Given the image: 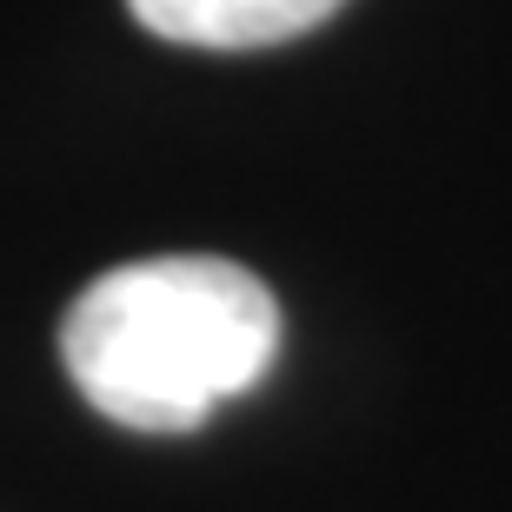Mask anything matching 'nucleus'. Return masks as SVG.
<instances>
[{
  "mask_svg": "<svg viewBox=\"0 0 512 512\" xmlns=\"http://www.w3.org/2000/svg\"><path fill=\"white\" fill-rule=\"evenodd\" d=\"M280 353V306L220 253H160L100 273L60 320L80 399L133 433H193L253 393Z\"/></svg>",
  "mask_w": 512,
  "mask_h": 512,
  "instance_id": "nucleus-1",
  "label": "nucleus"
},
{
  "mask_svg": "<svg viewBox=\"0 0 512 512\" xmlns=\"http://www.w3.org/2000/svg\"><path fill=\"white\" fill-rule=\"evenodd\" d=\"M133 20L173 47H280V40L313 34L326 14H340L346 0H127Z\"/></svg>",
  "mask_w": 512,
  "mask_h": 512,
  "instance_id": "nucleus-2",
  "label": "nucleus"
}]
</instances>
